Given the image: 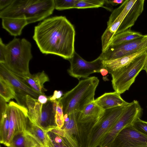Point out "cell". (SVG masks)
Here are the masks:
<instances>
[{"mask_svg": "<svg viewBox=\"0 0 147 147\" xmlns=\"http://www.w3.org/2000/svg\"><path fill=\"white\" fill-rule=\"evenodd\" d=\"M7 52L6 45L3 42L1 38H0V63H4L5 58Z\"/></svg>", "mask_w": 147, "mask_h": 147, "instance_id": "33", "label": "cell"}, {"mask_svg": "<svg viewBox=\"0 0 147 147\" xmlns=\"http://www.w3.org/2000/svg\"><path fill=\"white\" fill-rule=\"evenodd\" d=\"M45 131L49 147H81L74 136L61 128L56 126Z\"/></svg>", "mask_w": 147, "mask_h": 147, "instance_id": "13", "label": "cell"}, {"mask_svg": "<svg viewBox=\"0 0 147 147\" xmlns=\"http://www.w3.org/2000/svg\"><path fill=\"white\" fill-rule=\"evenodd\" d=\"M69 60L70 66L68 73L71 76L78 80L81 78H87L94 73H100V70L103 68L102 61L99 56L89 62L83 59L75 51Z\"/></svg>", "mask_w": 147, "mask_h": 147, "instance_id": "10", "label": "cell"}, {"mask_svg": "<svg viewBox=\"0 0 147 147\" xmlns=\"http://www.w3.org/2000/svg\"><path fill=\"white\" fill-rule=\"evenodd\" d=\"M55 116L53 102L49 100L46 104L43 105L39 127L46 131L57 126Z\"/></svg>", "mask_w": 147, "mask_h": 147, "instance_id": "21", "label": "cell"}, {"mask_svg": "<svg viewBox=\"0 0 147 147\" xmlns=\"http://www.w3.org/2000/svg\"><path fill=\"white\" fill-rule=\"evenodd\" d=\"M34 147H44L41 146L40 145H37V146H34Z\"/></svg>", "mask_w": 147, "mask_h": 147, "instance_id": "40", "label": "cell"}, {"mask_svg": "<svg viewBox=\"0 0 147 147\" xmlns=\"http://www.w3.org/2000/svg\"><path fill=\"white\" fill-rule=\"evenodd\" d=\"M63 95V93L60 90H55L52 96H49V100L53 101L60 98Z\"/></svg>", "mask_w": 147, "mask_h": 147, "instance_id": "34", "label": "cell"}, {"mask_svg": "<svg viewBox=\"0 0 147 147\" xmlns=\"http://www.w3.org/2000/svg\"><path fill=\"white\" fill-rule=\"evenodd\" d=\"M129 104L105 110L94 125L82 127L83 147H99Z\"/></svg>", "mask_w": 147, "mask_h": 147, "instance_id": "5", "label": "cell"}, {"mask_svg": "<svg viewBox=\"0 0 147 147\" xmlns=\"http://www.w3.org/2000/svg\"><path fill=\"white\" fill-rule=\"evenodd\" d=\"M142 111L137 100H134L129 103L99 147H109L119 132L125 127L132 125L137 118H140Z\"/></svg>", "mask_w": 147, "mask_h": 147, "instance_id": "7", "label": "cell"}, {"mask_svg": "<svg viewBox=\"0 0 147 147\" xmlns=\"http://www.w3.org/2000/svg\"><path fill=\"white\" fill-rule=\"evenodd\" d=\"M0 76L9 81L14 87L16 94L15 99L18 102H24L27 95L38 98L39 94L9 69L4 63H0Z\"/></svg>", "mask_w": 147, "mask_h": 147, "instance_id": "12", "label": "cell"}, {"mask_svg": "<svg viewBox=\"0 0 147 147\" xmlns=\"http://www.w3.org/2000/svg\"><path fill=\"white\" fill-rule=\"evenodd\" d=\"M26 132L40 146L49 147L46 131L29 120Z\"/></svg>", "mask_w": 147, "mask_h": 147, "instance_id": "26", "label": "cell"}, {"mask_svg": "<svg viewBox=\"0 0 147 147\" xmlns=\"http://www.w3.org/2000/svg\"><path fill=\"white\" fill-rule=\"evenodd\" d=\"M104 111L94 101L87 105L82 111L77 113V122L81 126L90 128L98 121Z\"/></svg>", "mask_w": 147, "mask_h": 147, "instance_id": "14", "label": "cell"}, {"mask_svg": "<svg viewBox=\"0 0 147 147\" xmlns=\"http://www.w3.org/2000/svg\"><path fill=\"white\" fill-rule=\"evenodd\" d=\"M120 94L115 91L105 93L94 100V101L104 110L128 105L129 103L123 99Z\"/></svg>", "mask_w": 147, "mask_h": 147, "instance_id": "16", "label": "cell"}, {"mask_svg": "<svg viewBox=\"0 0 147 147\" xmlns=\"http://www.w3.org/2000/svg\"><path fill=\"white\" fill-rule=\"evenodd\" d=\"M102 76H106L109 73L108 71L105 69L103 68L101 69L100 71V72Z\"/></svg>", "mask_w": 147, "mask_h": 147, "instance_id": "38", "label": "cell"}, {"mask_svg": "<svg viewBox=\"0 0 147 147\" xmlns=\"http://www.w3.org/2000/svg\"><path fill=\"white\" fill-rule=\"evenodd\" d=\"M147 51V48L143 49L135 53L115 59L102 61L103 68L109 73L118 70L128 65L138 56Z\"/></svg>", "mask_w": 147, "mask_h": 147, "instance_id": "18", "label": "cell"}, {"mask_svg": "<svg viewBox=\"0 0 147 147\" xmlns=\"http://www.w3.org/2000/svg\"><path fill=\"white\" fill-rule=\"evenodd\" d=\"M54 9V0H14L0 11V18L24 19L29 24L45 20Z\"/></svg>", "mask_w": 147, "mask_h": 147, "instance_id": "2", "label": "cell"}, {"mask_svg": "<svg viewBox=\"0 0 147 147\" xmlns=\"http://www.w3.org/2000/svg\"><path fill=\"white\" fill-rule=\"evenodd\" d=\"M75 35L73 26L65 17L59 16L46 19L36 26L33 38L42 53L69 60L75 52Z\"/></svg>", "mask_w": 147, "mask_h": 147, "instance_id": "1", "label": "cell"}, {"mask_svg": "<svg viewBox=\"0 0 147 147\" xmlns=\"http://www.w3.org/2000/svg\"><path fill=\"white\" fill-rule=\"evenodd\" d=\"M144 0H136L119 27L116 34L131 28L144 10Z\"/></svg>", "mask_w": 147, "mask_h": 147, "instance_id": "15", "label": "cell"}, {"mask_svg": "<svg viewBox=\"0 0 147 147\" xmlns=\"http://www.w3.org/2000/svg\"><path fill=\"white\" fill-rule=\"evenodd\" d=\"M6 45L4 64L20 78L30 76L29 65L32 58L31 43L25 38L15 37Z\"/></svg>", "mask_w": 147, "mask_h": 147, "instance_id": "4", "label": "cell"}, {"mask_svg": "<svg viewBox=\"0 0 147 147\" xmlns=\"http://www.w3.org/2000/svg\"><path fill=\"white\" fill-rule=\"evenodd\" d=\"M77 113L64 115V123L61 129L68 134L74 136L78 142L80 146L83 147V134L82 128L78 123Z\"/></svg>", "mask_w": 147, "mask_h": 147, "instance_id": "17", "label": "cell"}, {"mask_svg": "<svg viewBox=\"0 0 147 147\" xmlns=\"http://www.w3.org/2000/svg\"><path fill=\"white\" fill-rule=\"evenodd\" d=\"M143 70H144L146 71L147 75V58L144 66Z\"/></svg>", "mask_w": 147, "mask_h": 147, "instance_id": "39", "label": "cell"}, {"mask_svg": "<svg viewBox=\"0 0 147 147\" xmlns=\"http://www.w3.org/2000/svg\"><path fill=\"white\" fill-rule=\"evenodd\" d=\"M9 112V127L5 146H8L13 137L16 134L26 132L29 119L28 111L25 106L11 101L8 104Z\"/></svg>", "mask_w": 147, "mask_h": 147, "instance_id": "8", "label": "cell"}, {"mask_svg": "<svg viewBox=\"0 0 147 147\" xmlns=\"http://www.w3.org/2000/svg\"><path fill=\"white\" fill-rule=\"evenodd\" d=\"M105 3V1L104 0H79L74 8H98L102 6Z\"/></svg>", "mask_w": 147, "mask_h": 147, "instance_id": "30", "label": "cell"}, {"mask_svg": "<svg viewBox=\"0 0 147 147\" xmlns=\"http://www.w3.org/2000/svg\"><path fill=\"white\" fill-rule=\"evenodd\" d=\"M25 102L30 121L39 127L43 104L28 95L26 96Z\"/></svg>", "mask_w": 147, "mask_h": 147, "instance_id": "22", "label": "cell"}, {"mask_svg": "<svg viewBox=\"0 0 147 147\" xmlns=\"http://www.w3.org/2000/svg\"><path fill=\"white\" fill-rule=\"evenodd\" d=\"M53 102V108L55 111V122L57 127L61 128L63 126L64 120L62 106L58 100H54Z\"/></svg>", "mask_w": 147, "mask_h": 147, "instance_id": "29", "label": "cell"}, {"mask_svg": "<svg viewBox=\"0 0 147 147\" xmlns=\"http://www.w3.org/2000/svg\"><path fill=\"white\" fill-rule=\"evenodd\" d=\"M20 78L39 95L45 94V92L47 91L44 84L49 81V79L44 71L31 74L29 77Z\"/></svg>", "mask_w": 147, "mask_h": 147, "instance_id": "19", "label": "cell"}, {"mask_svg": "<svg viewBox=\"0 0 147 147\" xmlns=\"http://www.w3.org/2000/svg\"><path fill=\"white\" fill-rule=\"evenodd\" d=\"M131 28L115 35L111 45L125 43L142 37L140 32L132 30Z\"/></svg>", "mask_w": 147, "mask_h": 147, "instance_id": "27", "label": "cell"}, {"mask_svg": "<svg viewBox=\"0 0 147 147\" xmlns=\"http://www.w3.org/2000/svg\"><path fill=\"white\" fill-rule=\"evenodd\" d=\"M147 58L146 51L127 66L110 74L112 86L115 91L121 94L129 89L136 76L143 70Z\"/></svg>", "mask_w": 147, "mask_h": 147, "instance_id": "6", "label": "cell"}, {"mask_svg": "<svg viewBox=\"0 0 147 147\" xmlns=\"http://www.w3.org/2000/svg\"><path fill=\"white\" fill-rule=\"evenodd\" d=\"M99 80L95 76L80 81L74 88L58 99L61 104L64 115L80 112L94 101V96Z\"/></svg>", "mask_w": 147, "mask_h": 147, "instance_id": "3", "label": "cell"}, {"mask_svg": "<svg viewBox=\"0 0 147 147\" xmlns=\"http://www.w3.org/2000/svg\"><path fill=\"white\" fill-rule=\"evenodd\" d=\"M2 19V28L15 36L20 35L23 28L28 24L24 19L5 18Z\"/></svg>", "mask_w": 147, "mask_h": 147, "instance_id": "23", "label": "cell"}, {"mask_svg": "<svg viewBox=\"0 0 147 147\" xmlns=\"http://www.w3.org/2000/svg\"><path fill=\"white\" fill-rule=\"evenodd\" d=\"M132 125L138 131L147 136V121L138 118L134 121Z\"/></svg>", "mask_w": 147, "mask_h": 147, "instance_id": "32", "label": "cell"}, {"mask_svg": "<svg viewBox=\"0 0 147 147\" xmlns=\"http://www.w3.org/2000/svg\"><path fill=\"white\" fill-rule=\"evenodd\" d=\"M15 90L11 84L0 76V96L6 102L16 98Z\"/></svg>", "mask_w": 147, "mask_h": 147, "instance_id": "28", "label": "cell"}, {"mask_svg": "<svg viewBox=\"0 0 147 147\" xmlns=\"http://www.w3.org/2000/svg\"><path fill=\"white\" fill-rule=\"evenodd\" d=\"M79 0H54L55 9L59 10L74 8Z\"/></svg>", "mask_w": 147, "mask_h": 147, "instance_id": "31", "label": "cell"}, {"mask_svg": "<svg viewBox=\"0 0 147 147\" xmlns=\"http://www.w3.org/2000/svg\"><path fill=\"white\" fill-rule=\"evenodd\" d=\"M14 0H0V10H2L9 6Z\"/></svg>", "mask_w": 147, "mask_h": 147, "instance_id": "35", "label": "cell"}, {"mask_svg": "<svg viewBox=\"0 0 147 147\" xmlns=\"http://www.w3.org/2000/svg\"><path fill=\"white\" fill-rule=\"evenodd\" d=\"M39 145L26 132L18 133L12 138L8 147H34Z\"/></svg>", "mask_w": 147, "mask_h": 147, "instance_id": "25", "label": "cell"}, {"mask_svg": "<svg viewBox=\"0 0 147 147\" xmlns=\"http://www.w3.org/2000/svg\"><path fill=\"white\" fill-rule=\"evenodd\" d=\"M38 100L41 104H46L49 100V96H47L45 94H40L38 98Z\"/></svg>", "mask_w": 147, "mask_h": 147, "instance_id": "37", "label": "cell"}, {"mask_svg": "<svg viewBox=\"0 0 147 147\" xmlns=\"http://www.w3.org/2000/svg\"><path fill=\"white\" fill-rule=\"evenodd\" d=\"M124 1L123 0H105V3L110 4L113 6H115L118 4H122Z\"/></svg>", "mask_w": 147, "mask_h": 147, "instance_id": "36", "label": "cell"}, {"mask_svg": "<svg viewBox=\"0 0 147 147\" xmlns=\"http://www.w3.org/2000/svg\"><path fill=\"white\" fill-rule=\"evenodd\" d=\"M147 48V34L129 42L110 45L108 49L99 56L102 61L115 59L129 55Z\"/></svg>", "mask_w": 147, "mask_h": 147, "instance_id": "9", "label": "cell"}, {"mask_svg": "<svg viewBox=\"0 0 147 147\" xmlns=\"http://www.w3.org/2000/svg\"><path fill=\"white\" fill-rule=\"evenodd\" d=\"M0 142L5 145L9 127V112L8 104L0 98Z\"/></svg>", "mask_w": 147, "mask_h": 147, "instance_id": "20", "label": "cell"}, {"mask_svg": "<svg viewBox=\"0 0 147 147\" xmlns=\"http://www.w3.org/2000/svg\"><path fill=\"white\" fill-rule=\"evenodd\" d=\"M109 147H147V136L131 125L119 132Z\"/></svg>", "mask_w": 147, "mask_h": 147, "instance_id": "11", "label": "cell"}, {"mask_svg": "<svg viewBox=\"0 0 147 147\" xmlns=\"http://www.w3.org/2000/svg\"><path fill=\"white\" fill-rule=\"evenodd\" d=\"M122 21L121 19L117 18L107 26L101 37L102 52L106 51L111 45Z\"/></svg>", "mask_w": 147, "mask_h": 147, "instance_id": "24", "label": "cell"}]
</instances>
